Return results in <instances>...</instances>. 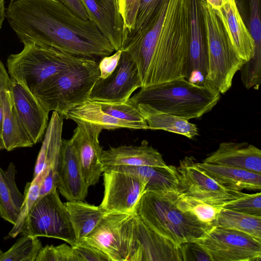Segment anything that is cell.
Wrapping results in <instances>:
<instances>
[{"label":"cell","mask_w":261,"mask_h":261,"mask_svg":"<svg viewBox=\"0 0 261 261\" xmlns=\"http://www.w3.org/2000/svg\"><path fill=\"white\" fill-rule=\"evenodd\" d=\"M77 122H84L99 126L103 129L128 128L144 129L136 124L118 119L105 112L96 101L88 99L71 108L61 116Z\"/></svg>","instance_id":"484cf974"},{"label":"cell","mask_w":261,"mask_h":261,"mask_svg":"<svg viewBox=\"0 0 261 261\" xmlns=\"http://www.w3.org/2000/svg\"><path fill=\"white\" fill-rule=\"evenodd\" d=\"M122 50L119 49L112 55L102 57L98 62L100 77L105 79L109 76L116 69L119 61Z\"/></svg>","instance_id":"7bdbcfd3"},{"label":"cell","mask_w":261,"mask_h":261,"mask_svg":"<svg viewBox=\"0 0 261 261\" xmlns=\"http://www.w3.org/2000/svg\"><path fill=\"white\" fill-rule=\"evenodd\" d=\"M107 114L118 119L135 123L142 126L144 129H150L141 114L137 106L126 102L96 101Z\"/></svg>","instance_id":"e575fe53"},{"label":"cell","mask_w":261,"mask_h":261,"mask_svg":"<svg viewBox=\"0 0 261 261\" xmlns=\"http://www.w3.org/2000/svg\"><path fill=\"white\" fill-rule=\"evenodd\" d=\"M137 106L150 129L164 130L190 139L199 135L197 126L187 120L161 112L147 104L139 103Z\"/></svg>","instance_id":"83f0119b"},{"label":"cell","mask_w":261,"mask_h":261,"mask_svg":"<svg viewBox=\"0 0 261 261\" xmlns=\"http://www.w3.org/2000/svg\"><path fill=\"white\" fill-rule=\"evenodd\" d=\"M63 118L53 111L46 129L42 145L36 162L33 178L46 168L48 174L40 189L42 197L57 188V167L62 146Z\"/></svg>","instance_id":"2e32d148"},{"label":"cell","mask_w":261,"mask_h":261,"mask_svg":"<svg viewBox=\"0 0 261 261\" xmlns=\"http://www.w3.org/2000/svg\"><path fill=\"white\" fill-rule=\"evenodd\" d=\"M6 17L5 0H0V29L2 28L3 22Z\"/></svg>","instance_id":"7dc6e473"},{"label":"cell","mask_w":261,"mask_h":261,"mask_svg":"<svg viewBox=\"0 0 261 261\" xmlns=\"http://www.w3.org/2000/svg\"><path fill=\"white\" fill-rule=\"evenodd\" d=\"M179 249L182 260L212 261L208 254L194 241L180 245Z\"/></svg>","instance_id":"b9f144b4"},{"label":"cell","mask_w":261,"mask_h":261,"mask_svg":"<svg viewBox=\"0 0 261 261\" xmlns=\"http://www.w3.org/2000/svg\"><path fill=\"white\" fill-rule=\"evenodd\" d=\"M90 21L109 41L115 51L121 49L123 23L112 12L105 0H82Z\"/></svg>","instance_id":"d4e9b609"},{"label":"cell","mask_w":261,"mask_h":261,"mask_svg":"<svg viewBox=\"0 0 261 261\" xmlns=\"http://www.w3.org/2000/svg\"><path fill=\"white\" fill-rule=\"evenodd\" d=\"M99 76L98 62L86 59L47 79L34 94L49 112L62 116L89 99Z\"/></svg>","instance_id":"5b68a950"},{"label":"cell","mask_w":261,"mask_h":261,"mask_svg":"<svg viewBox=\"0 0 261 261\" xmlns=\"http://www.w3.org/2000/svg\"><path fill=\"white\" fill-rule=\"evenodd\" d=\"M73 247L77 261H111L107 255L86 244L77 242Z\"/></svg>","instance_id":"60d3db41"},{"label":"cell","mask_w":261,"mask_h":261,"mask_svg":"<svg viewBox=\"0 0 261 261\" xmlns=\"http://www.w3.org/2000/svg\"><path fill=\"white\" fill-rule=\"evenodd\" d=\"M215 10L221 9L228 0H205Z\"/></svg>","instance_id":"bcb514c9"},{"label":"cell","mask_w":261,"mask_h":261,"mask_svg":"<svg viewBox=\"0 0 261 261\" xmlns=\"http://www.w3.org/2000/svg\"><path fill=\"white\" fill-rule=\"evenodd\" d=\"M215 11L224 24L237 54L247 62L254 56L255 43L239 12L236 1L228 0L221 9Z\"/></svg>","instance_id":"603a6c76"},{"label":"cell","mask_w":261,"mask_h":261,"mask_svg":"<svg viewBox=\"0 0 261 261\" xmlns=\"http://www.w3.org/2000/svg\"><path fill=\"white\" fill-rule=\"evenodd\" d=\"M101 161L103 172L120 166H167L162 154L146 140L139 145H120L102 150Z\"/></svg>","instance_id":"44dd1931"},{"label":"cell","mask_w":261,"mask_h":261,"mask_svg":"<svg viewBox=\"0 0 261 261\" xmlns=\"http://www.w3.org/2000/svg\"><path fill=\"white\" fill-rule=\"evenodd\" d=\"M110 170L132 173L141 178L146 182L145 191L159 193L177 192L178 182L175 166H120Z\"/></svg>","instance_id":"4316f807"},{"label":"cell","mask_w":261,"mask_h":261,"mask_svg":"<svg viewBox=\"0 0 261 261\" xmlns=\"http://www.w3.org/2000/svg\"><path fill=\"white\" fill-rule=\"evenodd\" d=\"M2 125H3V114H2V106L0 101V136L2 138Z\"/></svg>","instance_id":"c3c4849f"},{"label":"cell","mask_w":261,"mask_h":261,"mask_svg":"<svg viewBox=\"0 0 261 261\" xmlns=\"http://www.w3.org/2000/svg\"><path fill=\"white\" fill-rule=\"evenodd\" d=\"M2 253V250L0 249V254Z\"/></svg>","instance_id":"f5cc1de1"},{"label":"cell","mask_w":261,"mask_h":261,"mask_svg":"<svg viewBox=\"0 0 261 261\" xmlns=\"http://www.w3.org/2000/svg\"><path fill=\"white\" fill-rule=\"evenodd\" d=\"M11 89L20 124L35 144L40 141L45 132L49 111L33 93L12 79Z\"/></svg>","instance_id":"ac0fdd59"},{"label":"cell","mask_w":261,"mask_h":261,"mask_svg":"<svg viewBox=\"0 0 261 261\" xmlns=\"http://www.w3.org/2000/svg\"><path fill=\"white\" fill-rule=\"evenodd\" d=\"M70 140L75 150L84 179L90 187L96 185L103 173L101 161L102 148L99 135L103 128L84 122H77Z\"/></svg>","instance_id":"9a60e30c"},{"label":"cell","mask_w":261,"mask_h":261,"mask_svg":"<svg viewBox=\"0 0 261 261\" xmlns=\"http://www.w3.org/2000/svg\"><path fill=\"white\" fill-rule=\"evenodd\" d=\"M197 162L194 156H186L176 167L179 194L222 207L226 203L245 194L219 185L203 172Z\"/></svg>","instance_id":"8fae6325"},{"label":"cell","mask_w":261,"mask_h":261,"mask_svg":"<svg viewBox=\"0 0 261 261\" xmlns=\"http://www.w3.org/2000/svg\"><path fill=\"white\" fill-rule=\"evenodd\" d=\"M121 49L136 62L142 87L185 78L189 56L186 1L163 0L147 25L126 38Z\"/></svg>","instance_id":"7a4b0ae2"},{"label":"cell","mask_w":261,"mask_h":261,"mask_svg":"<svg viewBox=\"0 0 261 261\" xmlns=\"http://www.w3.org/2000/svg\"><path fill=\"white\" fill-rule=\"evenodd\" d=\"M36 261H77V258L74 247L71 245H46L41 248Z\"/></svg>","instance_id":"74e56055"},{"label":"cell","mask_w":261,"mask_h":261,"mask_svg":"<svg viewBox=\"0 0 261 261\" xmlns=\"http://www.w3.org/2000/svg\"><path fill=\"white\" fill-rule=\"evenodd\" d=\"M214 225L234 229L261 239V216H255L222 208Z\"/></svg>","instance_id":"4dcf8cb0"},{"label":"cell","mask_w":261,"mask_h":261,"mask_svg":"<svg viewBox=\"0 0 261 261\" xmlns=\"http://www.w3.org/2000/svg\"><path fill=\"white\" fill-rule=\"evenodd\" d=\"M102 174L104 193L99 206L108 213H133L146 181L134 174L115 170Z\"/></svg>","instance_id":"4fadbf2b"},{"label":"cell","mask_w":261,"mask_h":261,"mask_svg":"<svg viewBox=\"0 0 261 261\" xmlns=\"http://www.w3.org/2000/svg\"><path fill=\"white\" fill-rule=\"evenodd\" d=\"M20 234L59 239L72 246L76 244L68 213L57 189L37 199L28 214Z\"/></svg>","instance_id":"ba28073f"},{"label":"cell","mask_w":261,"mask_h":261,"mask_svg":"<svg viewBox=\"0 0 261 261\" xmlns=\"http://www.w3.org/2000/svg\"><path fill=\"white\" fill-rule=\"evenodd\" d=\"M64 204L76 242L87 237L108 213L99 205L90 204L84 201H67Z\"/></svg>","instance_id":"f546056e"},{"label":"cell","mask_w":261,"mask_h":261,"mask_svg":"<svg viewBox=\"0 0 261 261\" xmlns=\"http://www.w3.org/2000/svg\"><path fill=\"white\" fill-rule=\"evenodd\" d=\"M122 0H118V5L119 4L122 2Z\"/></svg>","instance_id":"f907efd6"},{"label":"cell","mask_w":261,"mask_h":261,"mask_svg":"<svg viewBox=\"0 0 261 261\" xmlns=\"http://www.w3.org/2000/svg\"><path fill=\"white\" fill-rule=\"evenodd\" d=\"M203 162L261 174V150L246 142H224Z\"/></svg>","instance_id":"7402d4cb"},{"label":"cell","mask_w":261,"mask_h":261,"mask_svg":"<svg viewBox=\"0 0 261 261\" xmlns=\"http://www.w3.org/2000/svg\"><path fill=\"white\" fill-rule=\"evenodd\" d=\"M187 9L189 56L185 79L200 85L206 81L208 58L201 0H185Z\"/></svg>","instance_id":"5bb4252c"},{"label":"cell","mask_w":261,"mask_h":261,"mask_svg":"<svg viewBox=\"0 0 261 261\" xmlns=\"http://www.w3.org/2000/svg\"><path fill=\"white\" fill-rule=\"evenodd\" d=\"M47 174L48 170L45 168L37 176L33 178L31 182L27 184L21 210L16 222L8 233L9 237L14 238L20 234L28 214L40 196L42 182Z\"/></svg>","instance_id":"836d02e7"},{"label":"cell","mask_w":261,"mask_h":261,"mask_svg":"<svg viewBox=\"0 0 261 261\" xmlns=\"http://www.w3.org/2000/svg\"><path fill=\"white\" fill-rule=\"evenodd\" d=\"M42 247L38 237L23 235L7 251L0 254V261H36Z\"/></svg>","instance_id":"d6a6232c"},{"label":"cell","mask_w":261,"mask_h":261,"mask_svg":"<svg viewBox=\"0 0 261 261\" xmlns=\"http://www.w3.org/2000/svg\"><path fill=\"white\" fill-rule=\"evenodd\" d=\"M221 98L210 85H200L180 77L141 88L128 101L147 104L162 112L186 120L199 118L210 112Z\"/></svg>","instance_id":"3957f363"},{"label":"cell","mask_w":261,"mask_h":261,"mask_svg":"<svg viewBox=\"0 0 261 261\" xmlns=\"http://www.w3.org/2000/svg\"><path fill=\"white\" fill-rule=\"evenodd\" d=\"M135 218L134 213H107L87 237L77 242L97 249L111 261H129L134 243Z\"/></svg>","instance_id":"9c48e42d"},{"label":"cell","mask_w":261,"mask_h":261,"mask_svg":"<svg viewBox=\"0 0 261 261\" xmlns=\"http://www.w3.org/2000/svg\"><path fill=\"white\" fill-rule=\"evenodd\" d=\"M222 207L247 215L261 216L260 192L245 193L226 203Z\"/></svg>","instance_id":"8d00e7d4"},{"label":"cell","mask_w":261,"mask_h":261,"mask_svg":"<svg viewBox=\"0 0 261 261\" xmlns=\"http://www.w3.org/2000/svg\"><path fill=\"white\" fill-rule=\"evenodd\" d=\"M6 17L23 44L96 61L115 51L93 22L76 16L58 0H10Z\"/></svg>","instance_id":"6da1fadb"},{"label":"cell","mask_w":261,"mask_h":261,"mask_svg":"<svg viewBox=\"0 0 261 261\" xmlns=\"http://www.w3.org/2000/svg\"><path fill=\"white\" fill-rule=\"evenodd\" d=\"M212 261H259L261 239L238 230L213 225L194 241Z\"/></svg>","instance_id":"30bf717a"},{"label":"cell","mask_w":261,"mask_h":261,"mask_svg":"<svg viewBox=\"0 0 261 261\" xmlns=\"http://www.w3.org/2000/svg\"><path fill=\"white\" fill-rule=\"evenodd\" d=\"M182 260L178 246L135 215L134 243L129 261Z\"/></svg>","instance_id":"e0dca14e"},{"label":"cell","mask_w":261,"mask_h":261,"mask_svg":"<svg viewBox=\"0 0 261 261\" xmlns=\"http://www.w3.org/2000/svg\"><path fill=\"white\" fill-rule=\"evenodd\" d=\"M142 84L137 65L122 50L118 65L107 77H99L90 92L89 99L94 101L126 102Z\"/></svg>","instance_id":"7c38bea8"},{"label":"cell","mask_w":261,"mask_h":261,"mask_svg":"<svg viewBox=\"0 0 261 261\" xmlns=\"http://www.w3.org/2000/svg\"><path fill=\"white\" fill-rule=\"evenodd\" d=\"M1 170H2V169L0 168V180H1Z\"/></svg>","instance_id":"816d5d0a"},{"label":"cell","mask_w":261,"mask_h":261,"mask_svg":"<svg viewBox=\"0 0 261 261\" xmlns=\"http://www.w3.org/2000/svg\"><path fill=\"white\" fill-rule=\"evenodd\" d=\"M162 1L163 0H141L135 28L124 36L123 42L127 37L136 34L147 25L156 13Z\"/></svg>","instance_id":"f35d334b"},{"label":"cell","mask_w":261,"mask_h":261,"mask_svg":"<svg viewBox=\"0 0 261 261\" xmlns=\"http://www.w3.org/2000/svg\"><path fill=\"white\" fill-rule=\"evenodd\" d=\"M2 149H5V146L2 140L1 137L0 136V150Z\"/></svg>","instance_id":"681fc988"},{"label":"cell","mask_w":261,"mask_h":261,"mask_svg":"<svg viewBox=\"0 0 261 261\" xmlns=\"http://www.w3.org/2000/svg\"><path fill=\"white\" fill-rule=\"evenodd\" d=\"M208 58L207 83L225 94L231 87L235 74L245 62L235 51L219 15L201 0Z\"/></svg>","instance_id":"52a82bcc"},{"label":"cell","mask_w":261,"mask_h":261,"mask_svg":"<svg viewBox=\"0 0 261 261\" xmlns=\"http://www.w3.org/2000/svg\"><path fill=\"white\" fill-rule=\"evenodd\" d=\"M89 188L70 139H63L57 167V188L67 201H84Z\"/></svg>","instance_id":"ffe728a7"},{"label":"cell","mask_w":261,"mask_h":261,"mask_svg":"<svg viewBox=\"0 0 261 261\" xmlns=\"http://www.w3.org/2000/svg\"><path fill=\"white\" fill-rule=\"evenodd\" d=\"M115 15L120 20H122L119 12L118 0H105ZM123 21V20H122Z\"/></svg>","instance_id":"f6af8a7d"},{"label":"cell","mask_w":261,"mask_h":261,"mask_svg":"<svg viewBox=\"0 0 261 261\" xmlns=\"http://www.w3.org/2000/svg\"><path fill=\"white\" fill-rule=\"evenodd\" d=\"M178 194L145 191L133 213L155 232L179 246L203 236L214 225L200 221L177 205Z\"/></svg>","instance_id":"277c9868"},{"label":"cell","mask_w":261,"mask_h":261,"mask_svg":"<svg viewBox=\"0 0 261 261\" xmlns=\"http://www.w3.org/2000/svg\"><path fill=\"white\" fill-rule=\"evenodd\" d=\"M86 59L27 43L20 53L9 56L7 65L10 77L34 94L49 78Z\"/></svg>","instance_id":"8992f818"},{"label":"cell","mask_w":261,"mask_h":261,"mask_svg":"<svg viewBox=\"0 0 261 261\" xmlns=\"http://www.w3.org/2000/svg\"><path fill=\"white\" fill-rule=\"evenodd\" d=\"M15 174V165L11 163L6 170H1L0 180V216L13 225L20 215L24 198L17 187Z\"/></svg>","instance_id":"f1b7e54d"},{"label":"cell","mask_w":261,"mask_h":261,"mask_svg":"<svg viewBox=\"0 0 261 261\" xmlns=\"http://www.w3.org/2000/svg\"><path fill=\"white\" fill-rule=\"evenodd\" d=\"M11 78L0 61V101L2 109V139L5 149L32 147L34 143L22 127L11 89Z\"/></svg>","instance_id":"d6986e66"},{"label":"cell","mask_w":261,"mask_h":261,"mask_svg":"<svg viewBox=\"0 0 261 261\" xmlns=\"http://www.w3.org/2000/svg\"><path fill=\"white\" fill-rule=\"evenodd\" d=\"M74 15L84 20H90L82 0H58Z\"/></svg>","instance_id":"ee69618b"},{"label":"cell","mask_w":261,"mask_h":261,"mask_svg":"<svg viewBox=\"0 0 261 261\" xmlns=\"http://www.w3.org/2000/svg\"><path fill=\"white\" fill-rule=\"evenodd\" d=\"M239 12L255 43V56L261 58V0H235Z\"/></svg>","instance_id":"1f68e13d"},{"label":"cell","mask_w":261,"mask_h":261,"mask_svg":"<svg viewBox=\"0 0 261 261\" xmlns=\"http://www.w3.org/2000/svg\"><path fill=\"white\" fill-rule=\"evenodd\" d=\"M140 3L141 0H122L118 5L119 12L123 23V39L135 28Z\"/></svg>","instance_id":"ab89813d"},{"label":"cell","mask_w":261,"mask_h":261,"mask_svg":"<svg viewBox=\"0 0 261 261\" xmlns=\"http://www.w3.org/2000/svg\"><path fill=\"white\" fill-rule=\"evenodd\" d=\"M177 205L180 210L194 214L200 221L213 225L222 208L179 194Z\"/></svg>","instance_id":"d590c367"},{"label":"cell","mask_w":261,"mask_h":261,"mask_svg":"<svg viewBox=\"0 0 261 261\" xmlns=\"http://www.w3.org/2000/svg\"><path fill=\"white\" fill-rule=\"evenodd\" d=\"M197 165L218 184L227 189L239 191L260 190V173L203 162H197Z\"/></svg>","instance_id":"cb8c5ba5"}]
</instances>
